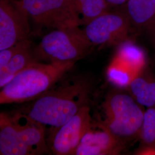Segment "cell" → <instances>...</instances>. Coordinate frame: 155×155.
<instances>
[{
    "label": "cell",
    "mask_w": 155,
    "mask_h": 155,
    "mask_svg": "<svg viewBox=\"0 0 155 155\" xmlns=\"http://www.w3.org/2000/svg\"><path fill=\"white\" fill-rule=\"evenodd\" d=\"M29 18L40 28L60 29L83 25L72 0H20Z\"/></svg>",
    "instance_id": "obj_6"
},
{
    "label": "cell",
    "mask_w": 155,
    "mask_h": 155,
    "mask_svg": "<svg viewBox=\"0 0 155 155\" xmlns=\"http://www.w3.org/2000/svg\"><path fill=\"white\" fill-rule=\"evenodd\" d=\"M102 107L104 120L101 123L117 138L127 143L139 136L145 111L129 93L112 91Z\"/></svg>",
    "instance_id": "obj_4"
},
{
    "label": "cell",
    "mask_w": 155,
    "mask_h": 155,
    "mask_svg": "<svg viewBox=\"0 0 155 155\" xmlns=\"http://www.w3.org/2000/svg\"><path fill=\"white\" fill-rule=\"evenodd\" d=\"M79 12L83 25H86L95 18L107 12L105 0H72Z\"/></svg>",
    "instance_id": "obj_17"
},
{
    "label": "cell",
    "mask_w": 155,
    "mask_h": 155,
    "mask_svg": "<svg viewBox=\"0 0 155 155\" xmlns=\"http://www.w3.org/2000/svg\"><path fill=\"white\" fill-rule=\"evenodd\" d=\"M55 85L19 111L44 127H50V132L88 105L93 90L91 79L81 75Z\"/></svg>",
    "instance_id": "obj_1"
},
{
    "label": "cell",
    "mask_w": 155,
    "mask_h": 155,
    "mask_svg": "<svg viewBox=\"0 0 155 155\" xmlns=\"http://www.w3.org/2000/svg\"><path fill=\"white\" fill-rule=\"evenodd\" d=\"M80 26L56 29L33 49L36 60L51 63H75L87 55L93 45Z\"/></svg>",
    "instance_id": "obj_5"
},
{
    "label": "cell",
    "mask_w": 155,
    "mask_h": 155,
    "mask_svg": "<svg viewBox=\"0 0 155 155\" xmlns=\"http://www.w3.org/2000/svg\"><path fill=\"white\" fill-rule=\"evenodd\" d=\"M139 73L127 87L129 93L141 106L155 108V81Z\"/></svg>",
    "instance_id": "obj_12"
},
{
    "label": "cell",
    "mask_w": 155,
    "mask_h": 155,
    "mask_svg": "<svg viewBox=\"0 0 155 155\" xmlns=\"http://www.w3.org/2000/svg\"><path fill=\"white\" fill-rule=\"evenodd\" d=\"M116 58L137 72H140L145 63V56L143 50L127 40L120 44Z\"/></svg>",
    "instance_id": "obj_14"
},
{
    "label": "cell",
    "mask_w": 155,
    "mask_h": 155,
    "mask_svg": "<svg viewBox=\"0 0 155 155\" xmlns=\"http://www.w3.org/2000/svg\"><path fill=\"white\" fill-rule=\"evenodd\" d=\"M36 61H38L29 39L20 41L19 48L11 60L4 68L0 70V87H4L18 74Z\"/></svg>",
    "instance_id": "obj_11"
},
{
    "label": "cell",
    "mask_w": 155,
    "mask_h": 155,
    "mask_svg": "<svg viewBox=\"0 0 155 155\" xmlns=\"http://www.w3.org/2000/svg\"><path fill=\"white\" fill-rule=\"evenodd\" d=\"M29 19L20 0L0 1V50L28 39Z\"/></svg>",
    "instance_id": "obj_8"
},
{
    "label": "cell",
    "mask_w": 155,
    "mask_h": 155,
    "mask_svg": "<svg viewBox=\"0 0 155 155\" xmlns=\"http://www.w3.org/2000/svg\"><path fill=\"white\" fill-rule=\"evenodd\" d=\"M74 64L33 63L1 88L0 104L23 103L37 99L52 88Z\"/></svg>",
    "instance_id": "obj_2"
},
{
    "label": "cell",
    "mask_w": 155,
    "mask_h": 155,
    "mask_svg": "<svg viewBox=\"0 0 155 155\" xmlns=\"http://www.w3.org/2000/svg\"><path fill=\"white\" fill-rule=\"evenodd\" d=\"M128 0H105L108 5H121Z\"/></svg>",
    "instance_id": "obj_19"
},
{
    "label": "cell",
    "mask_w": 155,
    "mask_h": 155,
    "mask_svg": "<svg viewBox=\"0 0 155 155\" xmlns=\"http://www.w3.org/2000/svg\"><path fill=\"white\" fill-rule=\"evenodd\" d=\"M20 46V42L11 47L0 50V70L4 68L11 60Z\"/></svg>",
    "instance_id": "obj_18"
},
{
    "label": "cell",
    "mask_w": 155,
    "mask_h": 155,
    "mask_svg": "<svg viewBox=\"0 0 155 155\" xmlns=\"http://www.w3.org/2000/svg\"><path fill=\"white\" fill-rule=\"evenodd\" d=\"M128 29L129 23L124 17L106 12L85 25L83 31L95 46L122 43L127 40Z\"/></svg>",
    "instance_id": "obj_9"
},
{
    "label": "cell",
    "mask_w": 155,
    "mask_h": 155,
    "mask_svg": "<svg viewBox=\"0 0 155 155\" xmlns=\"http://www.w3.org/2000/svg\"><path fill=\"white\" fill-rule=\"evenodd\" d=\"M44 127L17 111L0 114V155H41L48 152Z\"/></svg>",
    "instance_id": "obj_3"
},
{
    "label": "cell",
    "mask_w": 155,
    "mask_h": 155,
    "mask_svg": "<svg viewBox=\"0 0 155 155\" xmlns=\"http://www.w3.org/2000/svg\"><path fill=\"white\" fill-rule=\"evenodd\" d=\"M93 124L89 105L63 124L50 132V149L56 155H74L81 140Z\"/></svg>",
    "instance_id": "obj_7"
},
{
    "label": "cell",
    "mask_w": 155,
    "mask_h": 155,
    "mask_svg": "<svg viewBox=\"0 0 155 155\" xmlns=\"http://www.w3.org/2000/svg\"><path fill=\"white\" fill-rule=\"evenodd\" d=\"M139 137L141 146L137 155H155V108H147L145 111Z\"/></svg>",
    "instance_id": "obj_13"
},
{
    "label": "cell",
    "mask_w": 155,
    "mask_h": 155,
    "mask_svg": "<svg viewBox=\"0 0 155 155\" xmlns=\"http://www.w3.org/2000/svg\"><path fill=\"white\" fill-rule=\"evenodd\" d=\"M126 144L117 138L101 123L94 124L81 140L74 155H119Z\"/></svg>",
    "instance_id": "obj_10"
},
{
    "label": "cell",
    "mask_w": 155,
    "mask_h": 155,
    "mask_svg": "<svg viewBox=\"0 0 155 155\" xmlns=\"http://www.w3.org/2000/svg\"><path fill=\"white\" fill-rule=\"evenodd\" d=\"M139 72L117 58L111 62L107 70V77L111 83L120 88H127Z\"/></svg>",
    "instance_id": "obj_15"
},
{
    "label": "cell",
    "mask_w": 155,
    "mask_h": 155,
    "mask_svg": "<svg viewBox=\"0 0 155 155\" xmlns=\"http://www.w3.org/2000/svg\"><path fill=\"white\" fill-rule=\"evenodd\" d=\"M127 12L133 22L143 24L155 15V0H128Z\"/></svg>",
    "instance_id": "obj_16"
}]
</instances>
